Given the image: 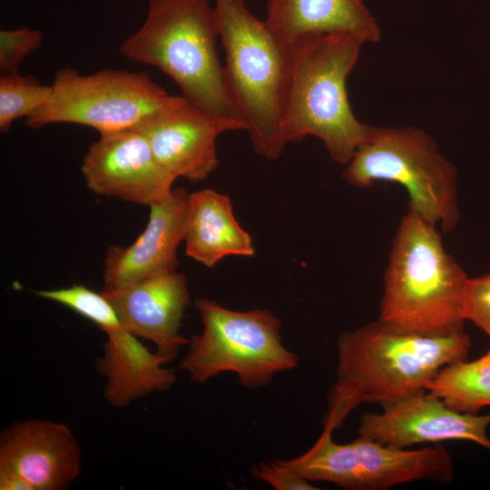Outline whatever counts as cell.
Returning <instances> with one entry per match:
<instances>
[{
  "label": "cell",
  "mask_w": 490,
  "mask_h": 490,
  "mask_svg": "<svg viewBox=\"0 0 490 490\" xmlns=\"http://www.w3.org/2000/svg\"><path fill=\"white\" fill-rule=\"evenodd\" d=\"M464 317L490 338V273L469 278L464 299Z\"/></svg>",
  "instance_id": "7402d4cb"
},
{
  "label": "cell",
  "mask_w": 490,
  "mask_h": 490,
  "mask_svg": "<svg viewBox=\"0 0 490 490\" xmlns=\"http://www.w3.org/2000/svg\"><path fill=\"white\" fill-rule=\"evenodd\" d=\"M285 44L321 34H350L377 43L380 28L362 0H268L265 19Z\"/></svg>",
  "instance_id": "e0dca14e"
},
{
  "label": "cell",
  "mask_w": 490,
  "mask_h": 490,
  "mask_svg": "<svg viewBox=\"0 0 490 490\" xmlns=\"http://www.w3.org/2000/svg\"><path fill=\"white\" fill-rule=\"evenodd\" d=\"M188 197L183 188L172 189L149 206L147 225L132 244L107 249L104 289H118L176 271L177 250L185 234Z\"/></svg>",
  "instance_id": "9a60e30c"
},
{
  "label": "cell",
  "mask_w": 490,
  "mask_h": 490,
  "mask_svg": "<svg viewBox=\"0 0 490 490\" xmlns=\"http://www.w3.org/2000/svg\"><path fill=\"white\" fill-rule=\"evenodd\" d=\"M332 434L323 429L308 451L282 463L309 482H328L348 490H384L414 481L448 482L454 477L451 455L440 445L412 450L361 436L338 444Z\"/></svg>",
  "instance_id": "9c48e42d"
},
{
  "label": "cell",
  "mask_w": 490,
  "mask_h": 490,
  "mask_svg": "<svg viewBox=\"0 0 490 490\" xmlns=\"http://www.w3.org/2000/svg\"><path fill=\"white\" fill-rule=\"evenodd\" d=\"M343 179L366 189L380 181L403 187L408 211L443 233L460 219L457 170L425 131L416 127L373 126L367 140L345 165Z\"/></svg>",
  "instance_id": "8992f818"
},
{
  "label": "cell",
  "mask_w": 490,
  "mask_h": 490,
  "mask_svg": "<svg viewBox=\"0 0 490 490\" xmlns=\"http://www.w3.org/2000/svg\"><path fill=\"white\" fill-rule=\"evenodd\" d=\"M43 34L28 27L0 31V71L2 74L19 73L27 56L43 44Z\"/></svg>",
  "instance_id": "44dd1931"
},
{
  "label": "cell",
  "mask_w": 490,
  "mask_h": 490,
  "mask_svg": "<svg viewBox=\"0 0 490 490\" xmlns=\"http://www.w3.org/2000/svg\"><path fill=\"white\" fill-rule=\"evenodd\" d=\"M366 42L350 34H310L289 44L291 73L281 122L285 144L318 138L329 157L347 165L372 125L354 114L347 80Z\"/></svg>",
  "instance_id": "3957f363"
},
{
  "label": "cell",
  "mask_w": 490,
  "mask_h": 490,
  "mask_svg": "<svg viewBox=\"0 0 490 490\" xmlns=\"http://www.w3.org/2000/svg\"><path fill=\"white\" fill-rule=\"evenodd\" d=\"M219 39L211 0H149L144 22L119 52L132 62L159 68L188 101L236 131H246L220 60Z\"/></svg>",
  "instance_id": "7a4b0ae2"
},
{
  "label": "cell",
  "mask_w": 490,
  "mask_h": 490,
  "mask_svg": "<svg viewBox=\"0 0 490 490\" xmlns=\"http://www.w3.org/2000/svg\"><path fill=\"white\" fill-rule=\"evenodd\" d=\"M101 292L123 328L138 338L151 341L167 362L188 345L189 340L181 334L184 311L190 304L182 273L173 271Z\"/></svg>",
  "instance_id": "4fadbf2b"
},
{
  "label": "cell",
  "mask_w": 490,
  "mask_h": 490,
  "mask_svg": "<svg viewBox=\"0 0 490 490\" xmlns=\"http://www.w3.org/2000/svg\"><path fill=\"white\" fill-rule=\"evenodd\" d=\"M81 172L93 193L145 206L166 197L176 180L133 128L100 134L83 156Z\"/></svg>",
  "instance_id": "8fae6325"
},
{
  "label": "cell",
  "mask_w": 490,
  "mask_h": 490,
  "mask_svg": "<svg viewBox=\"0 0 490 490\" xmlns=\"http://www.w3.org/2000/svg\"><path fill=\"white\" fill-rule=\"evenodd\" d=\"M337 345V377L322 421L331 432L360 404L382 405L426 390L443 368L467 359L471 339L464 331H401L377 319L343 332Z\"/></svg>",
  "instance_id": "6da1fadb"
},
{
  "label": "cell",
  "mask_w": 490,
  "mask_h": 490,
  "mask_svg": "<svg viewBox=\"0 0 490 490\" xmlns=\"http://www.w3.org/2000/svg\"><path fill=\"white\" fill-rule=\"evenodd\" d=\"M133 129L145 137L169 172L190 181H203L213 172L218 166L219 136L236 131L182 95Z\"/></svg>",
  "instance_id": "7c38bea8"
},
{
  "label": "cell",
  "mask_w": 490,
  "mask_h": 490,
  "mask_svg": "<svg viewBox=\"0 0 490 490\" xmlns=\"http://www.w3.org/2000/svg\"><path fill=\"white\" fill-rule=\"evenodd\" d=\"M52 87L51 99L25 118L29 128L74 123L100 134L132 129L177 98L144 72L114 69L84 75L63 68L55 74Z\"/></svg>",
  "instance_id": "ba28073f"
},
{
  "label": "cell",
  "mask_w": 490,
  "mask_h": 490,
  "mask_svg": "<svg viewBox=\"0 0 490 490\" xmlns=\"http://www.w3.org/2000/svg\"><path fill=\"white\" fill-rule=\"evenodd\" d=\"M183 241L186 255L208 268L229 256L255 253L250 235L234 216L230 197L211 189L189 194Z\"/></svg>",
  "instance_id": "ac0fdd59"
},
{
  "label": "cell",
  "mask_w": 490,
  "mask_h": 490,
  "mask_svg": "<svg viewBox=\"0 0 490 490\" xmlns=\"http://www.w3.org/2000/svg\"><path fill=\"white\" fill-rule=\"evenodd\" d=\"M426 390L456 411L477 413L489 407L490 348L475 360H463L443 368Z\"/></svg>",
  "instance_id": "d6986e66"
},
{
  "label": "cell",
  "mask_w": 490,
  "mask_h": 490,
  "mask_svg": "<svg viewBox=\"0 0 490 490\" xmlns=\"http://www.w3.org/2000/svg\"><path fill=\"white\" fill-rule=\"evenodd\" d=\"M214 7L228 81L253 150L277 160L286 146L281 122L291 73L289 46L244 0H215Z\"/></svg>",
  "instance_id": "5b68a950"
},
{
  "label": "cell",
  "mask_w": 490,
  "mask_h": 490,
  "mask_svg": "<svg viewBox=\"0 0 490 490\" xmlns=\"http://www.w3.org/2000/svg\"><path fill=\"white\" fill-rule=\"evenodd\" d=\"M107 337L97 371L106 377L105 400L125 407L150 394L169 390L176 381L165 358L149 350L122 325L117 314L98 326Z\"/></svg>",
  "instance_id": "2e32d148"
},
{
  "label": "cell",
  "mask_w": 490,
  "mask_h": 490,
  "mask_svg": "<svg viewBox=\"0 0 490 490\" xmlns=\"http://www.w3.org/2000/svg\"><path fill=\"white\" fill-rule=\"evenodd\" d=\"M52 85H43L32 75L2 74L0 77V131L6 132L14 122L28 117L52 97Z\"/></svg>",
  "instance_id": "ffe728a7"
},
{
  "label": "cell",
  "mask_w": 490,
  "mask_h": 490,
  "mask_svg": "<svg viewBox=\"0 0 490 490\" xmlns=\"http://www.w3.org/2000/svg\"><path fill=\"white\" fill-rule=\"evenodd\" d=\"M490 413L456 411L442 398L423 390L382 404L380 412L365 413L358 433L386 446L407 448L446 440L472 441L490 451Z\"/></svg>",
  "instance_id": "30bf717a"
},
{
  "label": "cell",
  "mask_w": 490,
  "mask_h": 490,
  "mask_svg": "<svg viewBox=\"0 0 490 490\" xmlns=\"http://www.w3.org/2000/svg\"><path fill=\"white\" fill-rule=\"evenodd\" d=\"M0 470L20 475L33 490H62L80 475V446L63 423L18 421L1 434Z\"/></svg>",
  "instance_id": "5bb4252c"
},
{
  "label": "cell",
  "mask_w": 490,
  "mask_h": 490,
  "mask_svg": "<svg viewBox=\"0 0 490 490\" xmlns=\"http://www.w3.org/2000/svg\"><path fill=\"white\" fill-rule=\"evenodd\" d=\"M468 280L446 250L436 227L407 211L394 236L384 272L378 320L424 335L464 331Z\"/></svg>",
  "instance_id": "277c9868"
},
{
  "label": "cell",
  "mask_w": 490,
  "mask_h": 490,
  "mask_svg": "<svg viewBox=\"0 0 490 490\" xmlns=\"http://www.w3.org/2000/svg\"><path fill=\"white\" fill-rule=\"evenodd\" d=\"M254 479L277 490H317L311 482L288 468L281 460L260 463L251 468Z\"/></svg>",
  "instance_id": "603a6c76"
},
{
  "label": "cell",
  "mask_w": 490,
  "mask_h": 490,
  "mask_svg": "<svg viewBox=\"0 0 490 490\" xmlns=\"http://www.w3.org/2000/svg\"><path fill=\"white\" fill-rule=\"evenodd\" d=\"M194 306L203 328L189 340L180 363L191 381L205 383L231 372L242 386L257 388L297 368L299 356L283 344L281 322L270 311L233 310L207 298L197 299Z\"/></svg>",
  "instance_id": "52a82bcc"
},
{
  "label": "cell",
  "mask_w": 490,
  "mask_h": 490,
  "mask_svg": "<svg viewBox=\"0 0 490 490\" xmlns=\"http://www.w3.org/2000/svg\"><path fill=\"white\" fill-rule=\"evenodd\" d=\"M0 490H33V487L20 475L0 470Z\"/></svg>",
  "instance_id": "cb8c5ba5"
}]
</instances>
